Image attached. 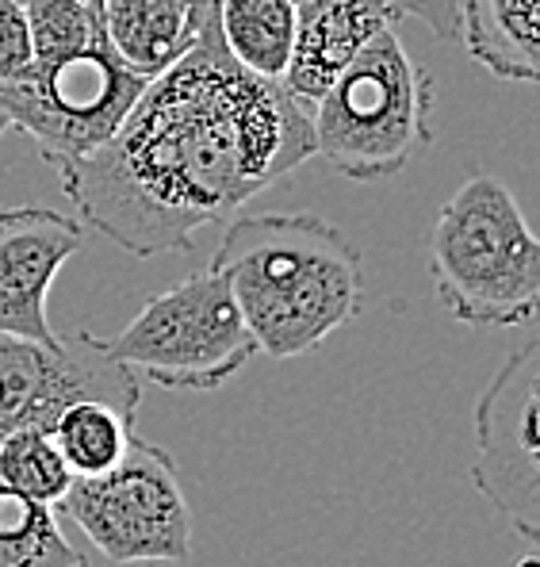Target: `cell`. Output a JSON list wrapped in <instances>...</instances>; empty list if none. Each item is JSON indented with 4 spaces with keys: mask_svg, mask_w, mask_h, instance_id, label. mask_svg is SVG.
<instances>
[{
    "mask_svg": "<svg viewBox=\"0 0 540 567\" xmlns=\"http://www.w3.org/2000/svg\"><path fill=\"white\" fill-rule=\"evenodd\" d=\"M107 47L138 78H157L188 54L207 23L215 20L211 0H96Z\"/></svg>",
    "mask_w": 540,
    "mask_h": 567,
    "instance_id": "cell-12",
    "label": "cell"
},
{
    "mask_svg": "<svg viewBox=\"0 0 540 567\" xmlns=\"http://www.w3.org/2000/svg\"><path fill=\"white\" fill-rule=\"evenodd\" d=\"M0 480L35 503L58 506L73 483L70 464L62 461L54 437L43 425H28L0 441Z\"/></svg>",
    "mask_w": 540,
    "mask_h": 567,
    "instance_id": "cell-17",
    "label": "cell"
},
{
    "mask_svg": "<svg viewBox=\"0 0 540 567\" xmlns=\"http://www.w3.org/2000/svg\"><path fill=\"white\" fill-rule=\"evenodd\" d=\"M143 89L146 78L127 70L107 35H100L73 54L35 58L20 81H0V112L62 169L104 146Z\"/></svg>",
    "mask_w": 540,
    "mask_h": 567,
    "instance_id": "cell-7",
    "label": "cell"
},
{
    "mask_svg": "<svg viewBox=\"0 0 540 567\" xmlns=\"http://www.w3.org/2000/svg\"><path fill=\"white\" fill-rule=\"evenodd\" d=\"M62 461L77 475H100L123 461L131 437H135V414L120 411L100 399H77L50 425Z\"/></svg>",
    "mask_w": 540,
    "mask_h": 567,
    "instance_id": "cell-15",
    "label": "cell"
},
{
    "mask_svg": "<svg viewBox=\"0 0 540 567\" xmlns=\"http://www.w3.org/2000/svg\"><path fill=\"white\" fill-rule=\"evenodd\" d=\"M314 157L311 112L284 81L257 78L222 47L219 23L165 73L93 154L62 165L77 215L135 257L193 249L196 235Z\"/></svg>",
    "mask_w": 540,
    "mask_h": 567,
    "instance_id": "cell-1",
    "label": "cell"
},
{
    "mask_svg": "<svg viewBox=\"0 0 540 567\" xmlns=\"http://www.w3.org/2000/svg\"><path fill=\"white\" fill-rule=\"evenodd\" d=\"M398 20L387 0H307L295 12V43L280 81L311 112L356 54Z\"/></svg>",
    "mask_w": 540,
    "mask_h": 567,
    "instance_id": "cell-11",
    "label": "cell"
},
{
    "mask_svg": "<svg viewBox=\"0 0 540 567\" xmlns=\"http://www.w3.org/2000/svg\"><path fill=\"white\" fill-rule=\"evenodd\" d=\"M211 269L227 280L257 353L272 361L314 353L364 307L361 249L311 212L235 219Z\"/></svg>",
    "mask_w": 540,
    "mask_h": 567,
    "instance_id": "cell-2",
    "label": "cell"
},
{
    "mask_svg": "<svg viewBox=\"0 0 540 567\" xmlns=\"http://www.w3.org/2000/svg\"><path fill=\"white\" fill-rule=\"evenodd\" d=\"M112 564H180L193 556V506L173 456L131 437L115 468L77 475L58 503Z\"/></svg>",
    "mask_w": 540,
    "mask_h": 567,
    "instance_id": "cell-6",
    "label": "cell"
},
{
    "mask_svg": "<svg viewBox=\"0 0 540 567\" xmlns=\"http://www.w3.org/2000/svg\"><path fill=\"white\" fill-rule=\"evenodd\" d=\"M471 483L540 545V338L518 349L479 395Z\"/></svg>",
    "mask_w": 540,
    "mask_h": 567,
    "instance_id": "cell-8",
    "label": "cell"
},
{
    "mask_svg": "<svg viewBox=\"0 0 540 567\" xmlns=\"http://www.w3.org/2000/svg\"><path fill=\"white\" fill-rule=\"evenodd\" d=\"M35 62L23 0H0V81H20Z\"/></svg>",
    "mask_w": 540,
    "mask_h": 567,
    "instance_id": "cell-18",
    "label": "cell"
},
{
    "mask_svg": "<svg viewBox=\"0 0 540 567\" xmlns=\"http://www.w3.org/2000/svg\"><path fill=\"white\" fill-rule=\"evenodd\" d=\"M295 12L299 4L292 0H219L215 23L238 65L280 81L295 43Z\"/></svg>",
    "mask_w": 540,
    "mask_h": 567,
    "instance_id": "cell-14",
    "label": "cell"
},
{
    "mask_svg": "<svg viewBox=\"0 0 540 567\" xmlns=\"http://www.w3.org/2000/svg\"><path fill=\"white\" fill-rule=\"evenodd\" d=\"M8 127H12V120H8V115H4V112H0V138H4V135H8Z\"/></svg>",
    "mask_w": 540,
    "mask_h": 567,
    "instance_id": "cell-20",
    "label": "cell"
},
{
    "mask_svg": "<svg viewBox=\"0 0 540 567\" xmlns=\"http://www.w3.org/2000/svg\"><path fill=\"white\" fill-rule=\"evenodd\" d=\"M434 78L384 31L311 107L314 154L349 181H387L434 142Z\"/></svg>",
    "mask_w": 540,
    "mask_h": 567,
    "instance_id": "cell-4",
    "label": "cell"
},
{
    "mask_svg": "<svg viewBox=\"0 0 540 567\" xmlns=\"http://www.w3.org/2000/svg\"><path fill=\"white\" fill-rule=\"evenodd\" d=\"M460 39L498 81H540V0H460Z\"/></svg>",
    "mask_w": 540,
    "mask_h": 567,
    "instance_id": "cell-13",
    "label": "cell"
},
{
    "mask_svg": "<svg viewBox=\"0 0 540 567\" xmlns=\"http://www.w3.org/2000/svg\"><path fill=\"white\" fill-rule=\"evenodd\" d=\"M93 341L104 357L173 391H215L257 357L253 333L211 265L146 299L120 333H93Z\"/></svg>",
    "mask_w": 540,
    "mask_h": 567,
    "instance_id": "cell-5",
    "label": "cell"
},
{
    "mask_svg": "<svg viewBox=\"0 0 540 567\" xmlns=\"http://www.w3.org/2000/svg\"><path fill=\"white\" fill-rule=\"evenodd\" d=\"M292 4H307V0H292Z\"/></svg>",
    "mask_w": 540,
    "mask_h": 567,
    "instance_id": "cell-22",
    "label": "cell"
},
{
    "mask_svg": "<svg viewBox=\"0 0 540 567\" xmlns=\"http://www.w3.org/2000/svg\"><path fill=\"white\" fill-rule=\"evenodd\" d=\"M211 4H219V0H211Z\"/></svg>",
    "mask_w": 540,
    "mask_h": 567,
    "instance_id": "cell-23",
    "label": "cell"
},
{
    "mask_svg": "<svg viewBox=\"0 0 540 567\" xmlns=\"http://www.w3.org/2000/svg\"><path fill=\"white\" fill-rule=\"evenodd\" d=\"M398 16L422 20L437 39H460V0H387Z\"/></svg>",
    "mask_w": 540,
    "mask_h": 567,
    "instance_id": "cell-19",
    "label": "cell"
},
{
    "mask_svg": "<svg viewBox=\"0 0 540 567\" xmlns=\"http://www.w3.org/2000/svg\"><path fill=\"white\" fill-rule=\"evenodd\" d=\"M429 272L442 307L476 330L540 319V238L510 188L468 177L429 235Z\"/></svg>",
    "mask_w": 540,
    "mask_h": 567,
    "instance_id": "cell-3",
    "label": "cell"
},
{
    "mask_svg": "<svg viewBox=\"0 0 540 567\" xmlns=\"http://www.w3.org/2000/svg\"><path fill=\"white\" fill-rule=\"evenodd\" d=\"M138 372L100 353L89 330L54 346L0 333V441L28 425L50 430L77 399H100L138 414Z\"/></svg>",
    "mask_w": 540,
    "mask_h": 567,
    "instance_id": "cell-9",
    "label": "cell"
},
{
    "mask_svg": "<svg viewBox=\"0 0 540 567\" xmlns=\"http://www.w3.org/2000/svg\"><path fill=\"white\" fill-rule=\"evenodd\" d=\"M518 567H540V556H526V560H521Z\"/></svg>",
    "mask_w": 540,
    "mask_h": 567,
    "instance_id": "cell-21",
    "label": "cell"
},
{
    "mask_svg": "<svg viewBox=\"0 0 540 567\" xmlns=\"http://www.w3.org/2000/svg\"><path fill=\"white\" fill-rule=\"evenodd\" d=\"M85 246V223L54 207L0 212V333L62 341L46 319V296L62 265Z\"/></svg>",
    "mask_w": 540,
    "mask_h": 567,
    "instance_id": "cell-10",
    "label": "cell"
},
{
    "mask_svg": "<svg viewBox=\"0 0 540 567\" xmlns=\"http://www.w3.org/2000/svg\"><path fill=\"white\" fill-rule=\"evenodd\" d=\"M0 567H89V556L62 533L54 506L0 480Z\"/></svg>",
    "mask_w": 540,
    "mask_h": 567,
    "instance_id": "cell-16",
    "label": "cell"
}]
</instances>
